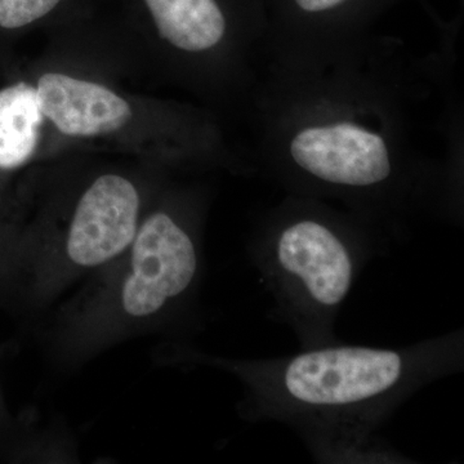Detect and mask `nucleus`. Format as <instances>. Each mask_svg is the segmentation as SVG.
<instances>
[{
  "label": "nucleus",
  "mask_w": 464,
  "mask_h": 464,
  "mask_svg": "<svg viewBox=\"0 0 464 464\" xmlns=\"http://www.w3.org/2000/svg\"><path fill=\"white\" fill-rule=\"evenodd\" d=\"M454 44L442 36L439 52L414 57L373 36L325 65L265 66L249 97L261 172L386 239L424 213L457 217L462 166L427 152L415 115L453 85Z\"/></svg>",
  "instance_id": "f257e3e1"
},
{
  "label": "nucleus",
  "mask_w": 464,
  "mask_h": 464,
  "mask_svg": "<svg viewBox=\"0 0 464 464\" xmlns=\"http://www.w3.org/2000/svg\"><path fill=\"white\" fill-rule=\"evenodd\" d=\"M462 329L398 348L333 342L237 366L246 411L297 433L317 462H406L382 429L414 393L459 373Z\"/></svg>",
  "instance_id": "f03ea898"
},
{
  "label": "nucleus",
  "mask_w": 464,
  "mask_h": 464,
  "mask_svg": "<svg viewBox=\"0 0 464 464\" xmlns=\"http://www.w3.org/2000/svg\"><path fill=\"white\" fill-rule=\"evenodd\" d=\"M386 237L353 213L286 194L261 218L253 258L274 298V316L302 348L337 342L341 308Z\"/></svg>",
  "instance_id": "7ed1b4c3"
},
{
  "label": "nucleus",
  "mask_w": 464,
  "mask_h": 464,
  "mask_svg": "<svg viewBox=\"0 0 464 464\" xmlns=\"http://www.w3.org/2000/svg\"><path fill=\"white\" fill-rule=\"evenodd\" d=\"M191 78L250 97L253 53L266 29L264 0H133Z\"/></svg>",
  "instance_id": "20e7f679"
},
{
  "label": "nucleus",
  "mask_w": 464,
  "mask_h": 464,
  "mask_svg": "<svg viewBox=\"0 0 464 464\" xmlns=\"http://www.w3.org/2000/svg\"><path fill=\"white\" fill-rule=\"evenodd\" d=\"M405 0H264L265 66L325 65L359 50L373 26ZM429 8L427 0H418Z\"/></svg>",
  "instance_id": "39448f33"
},
{
  "label": "nucleus",
  "mask_w": 464,
  "mask_h": 464,
  "mask_svg": "<svg viewBox=\"0 0 464 464\" xmlns=\"http://www.w3.org/2000/svg\"><path fill=\"white\" fill-rule=\"evenodd\" d=\"M130 246V273L121 289L128 315H152L191 288L199 271V250L179 219L152 213Z\"/></svg>",
  "instance_id": "423d86ee"
},
{
  "label": "nucleus",
  "mask_w": 464,
  "mask_h": 464,
  "mask_svg": "<svg viewBox=\"0 0 464 464\" xmlns=\"http://www.w3.org/2000/svg\"><path fill=\"white\" fill-rule=\"evenodd\" d=\"M140 195L130 179L105 174L82 195L67 234L66 252L82 267L111 261L139 230Z\"/></svg>",
  "instance_id": "0eeeda50"
},
{
  "label": "nucleus",
  "mask_w": 464,
  "mask_h": 464,
  "mask_svg": "<svg viewBox=\"0 0 464 464\" xmlns=\"http://www.w3.org/2000/svg\"><path fill=\"white\" fill-rule=\"evenodd\" d=\"M43 118L70 137L105 136L133 118L130 102L105 85L61 72H45L35 87Z\"/></svg>",
  "instance_id": "6e6552de"
},
{
  "label": "nucleus",
  "mask_w": 464,
  "mask_h": 464,
  "mask_svg": "<svg viewBox=\"0 0 464 464\" xmlns=\"http://www.w3.org/2000/svg\"><path fill=\"white\" fill-rule=\"evenodd\" d=\"M42 121L32 85L20 83L0 91V168L12 169L29 160Z\"/></svg>",
  "instance_id": "1a4fd4ad"
},
{
  "label": "nucleus",
  "mask_w": 464,
  "mask_h": 464,
  "mask_svg": "<svg viewBox=\"0 0 464 464\" xmlns=\"http://www.w3.org/2000/svg\"><path fill=\"white\" fill-rule=\"evenodd\" d=\"M72 5V0H0V29H23L57 16Z\"/></svg>",
  "instance_id": "9d476101"
}]
</instances>
